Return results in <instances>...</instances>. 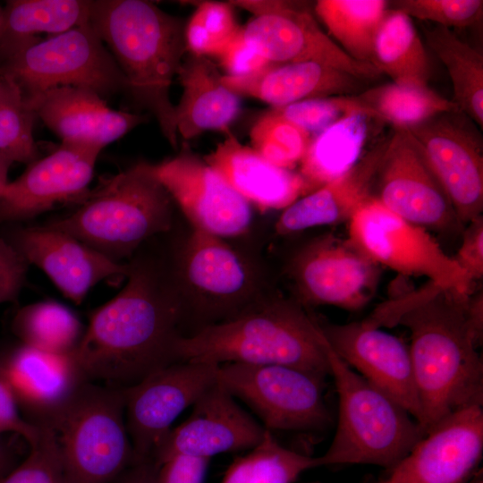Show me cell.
<instances>
[{
    "label": "cell",
    "instance_id": "6da1fadb",
    "mask_svg": "<svg viewBox=\"0 0 483 483\" xmlns=\"http://www.w3.org/2000/svg\"><path fill=\"white\" fill-rule=\"evenodd\" d=\"M127 283L98 308L72 352L88 381L127 388L176 362L184 311L173 267L152 256H136Z\"/></svg>",
    "mask_w": 483,
    "mask_h": 483
},
{
    "label": "cell",
    "instance_id": "7a4b0ae2",
    "mask_svg": "<svg viewBox=\"0 0 483 483\" xmlns=\"http://www.w3.org/2000/svg\"><path fill=\"white\" fill-rule=\"evenodd\" d=\"M471 294L429 282L393 296L365 318L379 327L402 325L410 330L419 423L425 434L455 411L482 406V339L469 318Z\"/></svg>",
    "mask_w": 483,
    "mask_h": 483
},
{
    "label": "cell",
    "instance_id": "3957f363",
    "mask_svg": "<svg viewBox=\"0 0 483 483\" xmlns=\"http://www.w3.org/2000/svg\"><path fill=\"white\" fill-rule=\"evenodd\" d=\"M175 361L284 365L324 378L327 343L318 319L293 298L261 295L234 315L180 335Z\"/></svg>",
    "mask_w": 483,
    "mask_h": 483
},
{
    "label": "cell",
    "instance_id": "277c9868",
    "mask_svg": "<svg viewBox=\"0 0 483 483\" xmlns=\"http://www.w3.org/2000/svg\"><path fill=\"white\" fill-rule=\"evenodd\" d=\"M89 23L124 76L126 91L154 114L175 148L178 132L170 88L188 53L186 23L143 0L91 1Z\"/></svg>",
    "mask_w": 483,
    "mask_h": 483
},
{
    "label": "cell",
    "instance_id": "5b68a950",
    "mask_svg": "<svg viewBox=\"0 0 483 483\" xmlns=\"http://www.w3.org/2000/svg\"><path fill=\"white\" fill-rule=\"evenodd\" d=\"M78 203L72 213L46 225L117 262L173 225L174 203L144 161L105 179Z\"/></svg>",
    "mask_w": 483,
    "mask_h": 483
},
{
    "label": "cell",
    "instance_id": "8992f818",
    "mask_svg": "<svg viewBox=\"0 0 483 483\" xmlns=\"http://www.w3.org/2000/svg\"><path fill=\"white\" fill-rule=\"evenodd\" d=\"M327 357L339 407L334 438L318 456V467L369 464L392 470L424 430L407 410L348 366L328 343Z\"/></svg>",
    "mask_w": 483,
    "mask_h": 483
},
{
    "label": "cell",
    "instance_id": "52a82bcc",
    "mask_svg": "<svg viewBox=\"0 0 483 483\" xmlns=\"http://www.w3.org/2000/svg\"><path fill=\"white\" fill-rule=\"evenodd\" d=\"M47 427L68 483H112L135 462L124 388L87 381Z\"/></svg>",
    "mask_w": 483,
    "mask_h": 483
},
{
    "label": "cell",
    "instance_id": "ba28073f",
    "mask_svg": "<svg viewBox=\"0 0 483 483\" xmlns=\"http://www.w3.org/2000/svg\"><path fill=\"white\" fill-rule=\"evenodd\" d=\"M0 75L17 84L27 103L56 87L86 89L103 98L127 89L124 76L89 22L6 53L0 57Z\"/></svg>",
    "mask_w": 483,
    "mask_h": 483
},
{
    "label": "cell",
    "instance_id": "9c48e42d",
    "mask_svg": "<svg viewBox=\"0 0 483 483\" xmlns=\"http://www.w3.org/2000/svg\"><path fill=\"white\" fill-rule=\"evenodd\" d=\"M183 311L187 305L208 318L225 319L262 294L253 265L224 238L191 228L173 264Z\"/></svg>",
    "mask_w": 483,
    "mask_h": 483
},
{
    "label": "cell",
    "instance_id": "30bf717a",
    "mask_svg": "<svg viewBox=\"0 0 483 483\" xmlns=\"http://www.w3.org/2000/svg\"><path fill=\"white\" fill-rule=\"evenodd\" d=\"M217 381L245 402L268 430L321 431L332 422L326 378L284 365L225 363Z\"/></svg>",
    "mask_w": 483,
    "mask_h": 483
},
{
    "label": "cell",
    "instance_id": "8fae6325",
    "mask_svg": "<svg viewBox=\"0 0 483 483\" xmlns=\"http://www.w3.org/2000/svg\"><path fill=\"white\" fill-rule=\"evenodd\" d=\"M348 239L367 257L403 275L426 276L443 288L473 293L474 284L428 230L371 195L348 221Z\"/></svg>",
    "mask_w": 483,
    "mask_h": 483
},
{
    "label": "cell",
    "instance_id": "7c38bea8",
    "mask_svg": "<svg viewBox=\"0 0 483 483\" xmlns=\"http://www.w3.org/2000/svg\"><path fill=\"white\" fill-rule=\"evenodd\" d=\"M284 273L294 300L303 307L330 305L358 310L373 297L379 266L348 238L333 233L304 242L290 257Z\"/></svg>",
    "mask_w": 483,
    "mask_h": 483
},
{
    "label": "cell",
    "instance_id": "4fadbf2b",
    "mask_svg": "<svg viewBox=\"0 0 483 483\" xmlns=\"http://www.w3.org/2000/svg\"><path fill=\"white\" fill-rule=\"evenodd\" d=\"M230 4L254 17L242 27L245 39L269 63L316 62L345 72L361 80L380 72L372 64L350 57L326 34L309 11L280 0H238Z\"/></svg>",
    "mask_w": 483,
    "mask_h": 483
},
{
    "label": "cell",
    "instance_id": "5bb4252c",
    "mask_svg": "<svg viewBox=\"0 0 483 483\" xmlns=\"http://www.w3.org/2000/svg\"><path fill=\"white\" fill-rule=\"evenodd\" d=\"M219 365L177 361L125 389V421L135 462L151 460L177 417L217 382Z\"/></svg>",
    "mask_w": 483,
    "mask_h": 483
},
{
    "label": "cell",
    "instance_id": "9a60e30c",
    "mask_svg": "<svg viewBox=\"0 0 483 483\" xmlns=\"http://www.w3.org/2000/svg\"><path fill=\"white\" fill-rule=\"evenodd\" d=\"M461 111L436 115L405 131L425 156L464 226L482 216V139Z\"/></svg>",
    "mask_w": 483,
    "mask_h": 483
},
{
    "label": "cell",
    "instance_id": "2e32d148",
    "mask_svg": "<svg viewBox=\"0 0 483 483\" xmlns=\"http://www.w3.org/2000/svg\"><path fill=\"white\" fill-rule=\"evenodd\" d=\"M152 169L191 228L224 239L250 230L251 205L189 144L183 143L174 157L152 165Z\"/></svg>",
    "mask_w": 483,
    "mask_h": 483
},
{
    "label": "cell",
    "instance_id": "e0dca14e",
    "mask_svg": "<svg viewBox=\"0 0 483 483\" xmlns=\"http://www.w3.org/2000/svg\"><path fill=\"white\" fill-rule=\"evenodd\" d=\"M394 130L377 173L379 191L375 198L428 231L462 233L464 226L425 156L405 131Z\"/></svg>",
    "mask_w": 483,
    "mask_h": 483
},
{
    "label": "cell",
    "instance_id": "ac0fdd59",
    "mask_svg": "<svg viewBox=\"0 0 483 483\" xmlns=\"http://www.w3.org/2000/svg\"><path fill=\"white\" fill-rule=\"evenodd\" d=\"M266 432L217 381L196 401L191 414L169 430L151 460L158 467L179 455L211 459L218 453L251 450Z\"/></svg>",
    "mask_w": 483,
    "mask_h": 483
},
{
    "label": "cell",
    "instance_id": "d6986e66",
    "mask_svg": "<svg viewBox=\"0 0 483 483\" xmlns=\"http://www.w3.org/2000/svg\"><path fill=\"white\" fill-rule=\"evenodd\" d=\"M318 322L329 347L341 360L419 421L409 345L366 319L346 324Z\"/></svg>",
    "mask_w": 483,
    "mask_h": 483
},
{
    "label": "cell",
    "instance_id": "ffe728a7",
    "mask_svg": "<svg viewBox=\"0 0 483 483\" xmlns=\"http://www.w3.org/2000/svg\"><path fill=\"white\" fill-rule=\"evenodd\" d=\"M483 453V409L455 411L432 427L378 483H467Z\"/></svg>",
    "mask_w": 483,
    "mask_h": 483
},
{
    "label": "cell",
    "instance_id": "44dd1931",
    "mask_svg": "<svg viewBox=\"0 0 483 483\" xmlns=\"http://www.w3.org/2000/svg\"><path fill=\"white\" fill-rule=\"evenodd\" d=\"M100 151L61 142L48 156L30 163L0 196V223L30 219L59 203H78L88 192Z\"/></svg>",
    "mask_w": 483,
    "mask_h": 483
},
{
    "label": "cell",
    "instance_id": "7402d4cb",
    "mask_svg": "<svg viewBox=\"0 0 483 483\" xmlns=\"http://www.w3.org/2000/svg\"><path fill=\"white\" fill-rule=\"evenodd\" d=\"M7 242L76 303H80L99 282L127 278L130 272L129 263L110 259L73 236L47 225L15 228Z\"/></svg>",
    "mask_w": 483,
    "mask_h": 483
},
{
    "label": "cell",
    "instance_id": "603a6c76",
    "mask_svg": "<svg viewBox=\"0 0 483 483\" xmlns=\"http://www.w3.org/2000/svg\"><path fill=\"white\" fill-rule=\"evenodd\" d=\"M0 364L19 408L37 426H49L88 381L72 353H51L24 343Z\"/></svg>",
    "mask_w": 483,
    "mask_h": 483
},
{
    "label": "cell",
    "instance_id": "cb8c5ba5",
    "mask_svg": "<svg viewBox=\"0 0 483 483\" xmlns=\"http://www.w3.org/2000/svg\"><path fill=\"white\" fill-rule=\"evenodd\" d=\"M28 105L62 142L101 150L146 120L144 115L112 109L98 94L72 86L53 88Z\"/></svg>",
    "mask_w": 483,
    "mask_h": 483
},
{
    "label": "cell",
    "instance_id": "d4e9b609",
    "mask_svg": "<svg viewBox=\"0 0 483 483\" xmlns=\"http://www.w3.org/2000/svg\"><path fill=\"white\" fill-rule=\"evenodd\" d=\"M236 192L260 211L285 208L308 193L299 173L280 167L232 133L203 157Z\"/></svg>",
    "mask_w": 483,
    "mask_h": 483
},
{
    "label": "cell",
    "instance_id": "484cf974",
    "mask_svg": "<svg viewBox=\"0 0 483 483\" xmlns=\"http://www.w3.org/2000/svg\"><path fill=\"white\" fill-rule=\"evenodd\" d=\"M387 140L362 156L347 172L297 199L284 208L275 225L279 235L349 221L371 194Z\"/></svg>",
    "mask_w": 483,
    "mask_h": 483
},
{
    "label": "cell",
    "instance_id": "4316f807",
    "mask_svg": "<svg viewBox=\"0 0 483 483\" xmlns=\"http://www.w3.org/2000/svg\"><path fill=\"white\" fill-rule=\"evenodd\" d=\"M360 81L345 72L316 62L269 63L249 75H222L223 84L232 92L259 99L272 107L311 98L353 95Z\"/></svg>",
    "mask_w": 483,
    "mask_h": 483
},
{
    "label": "cell",
    "instance_id": "83f0119b",
    "mask_svg": "<svg viewBox=\"0 0 483 483\" xmlns=\"http://www.w3.org/2000/svg\"><path fill=\"white\" fill-rule=\"evenodd\" d=\"M177 76L182 87L175 106L178 135L191 140L208 130L227 132L240 112L241 100L223 84L217 66L208 57L188 52Z\"/></svg>",
    "mask_w": 483,
    "mask_h": 483
},
{
    "label": "cell",
    "instance_id": "f1b7e54d",
    "mask_svg": "<svg viewBox=\"0 0 483 483\" xmlns=\"http://www.w3.org/2000/svg\"><path fill=\"white\" fill-rule=\"evenodd\" d=\"M89 0H10L3 8L0 56L40 39L38 35L61 34L89 22Z\"/></svg>",
    "mask_w": 483,
    "mask_h": 483
},
{
    "label": "cell",
    "instance_id": "f546056e",
    "mask_svg": "<svg viewBox=\"0 0 483 483\" xmlns=\"http://www.w3.org/2000/svg\"><path fill=\"white\" fill-rule=\"evenodd\" d=\"M368 119L351 113L318 132L300 162V174L308 193L339 177L361 157L367 135Z\"/></svg>",
    "mask_w": 483,
    "mask_h": 483
},
{
    "label": "cell",
    "instance_id": "4dcf8cb0",
    "mask_svg": "<svg viewBox=\"0 0 483 483\" xmlns=\"http://www.w3.org/2000/svg\"><path fill=\"white\" fill-rule=\"evenodd\" d=\"M372 64L392 82L426 86L431 64L411 18L402 11L388 10L375 38Z\"/></svg>",
    "mask_w": 483,
    "mask_h": 483
},
{
    "label": "cell",
    "instance_id": "1f68e13d",
    "mask_svg": "<svg viewBox=\"0 0 483 483\" xmlns=\"http://www.w3.org/2000/svg\"><path fill=\"white\" fill-rule=\"evenodd\" d=\"M359 112L407 130L440 114L460 111L458 106L426 86L394 82L354 94Z\"/></svg>",
    "mask_w": 483,
    "mask_h": 483
},
{
    "label": "cell",
    "instance_id": "d6a6232c",
    "mask_svg": "<svg viewBox=\"0 0 483 483\" xmlns=\"http://www.w3.org/2000/svg\"><path fill=\"white\" fill-rule=\"evenodd\" d=\"M428 46L445 66L451 79L453 101L468 118L483 126V55L451 29H425Z\"/></svg>",
    "mask_w": 483,
    "mask_h": 483
},
{
    "label": "cell",
    "instance_id": "836d02e7",
    "mask_svg": "<svg viewBox=\"0 0 483 483\" xmlns=\"http://www.w3.org/2000/svg\"><path fill=\"white\" fill-rule=\"evenodd\" d=\"M388 5L384 0H318L315 12L350 57L372 64L375 38Z\"/></svg>",
    "mask_w": 483,
    "mask_h": 483
},
{
    "label": "cell",
    "instance_id": "e575fe53",
    "mask_svg": "<svg viewBox=\"0 0 483 483\" xmlns=\"http://www.w3.org/2000/svg\"><path fill=\"white\" fill-rule=\"evenodd\" d=\"M13 330L21 343L56 354L72 353L83 335L78 318L53 301L19 309L13 320Z\"/></svg>",
    "mask_w": 483,
    "mask_h": 483
},
{
    "label": "cell",
    "instance_id": "d590c367",
    "mask_svg": "<svg viewBox=\"0 0 483 483\" xmlns=\"http://www.w3.org/2000/svg\"><path fill=\"white\" fill-rule=\"evenodd\" d=\"M317 467L318 457L282 445L267 430L257 446L233 462L221 483H294L304 471Z\"/></svg>",
    "mask_w": 483,
    "mask_h": 483
},
{
    "label": "cell",
    "instance_id": "8d00e7d4",
    "mask_svg": "<svg viewBox=\"0 0 483 483\" xmlns=\"http://www.w3.org/2000/svg\"><path fill=\"white\" fill-rule=\"evenodd\" d=\"M36 118L17 84L0 75V154L13 163L30 164L38 159L33 137Z\"/></svg>",
    "mask_w": 483,
    "mask_h": 483
},
{
    "label": "cell",
    "instance_id": "74e56055",
    "mask_svg": "<svg viewBox=\"0 0 483 483\" xmlns=\"http://www.w3.org/2000/svg\"><path fill=\"white\" fill-rule=\"evenodd\" d=\"M250 138L251 148L266 159L291 170L301 162L312 139L310 133L271 109L256 121Z\"/></svg>",
    "mask_w": 483,
    "mask_h": 483
},
{
    "label": "cell",
    "instance_id": "f35d334b",
    "mask_svg": "<svg viewBox=\"0 0 483 483\" xmlns=\"http://www.w3.org/2000/svg\"><path fill=\"white\" fill-rule=\"evenodd\" d=\"M240 28L229 3L202 2L186 23L188 52L217 57Z\"/></svg>",
    "mask_w": 483,
    "mask_h": 483
},
{
    "label": "cell",
    "instance_id": "ab89813d",
    "mask_svg": "<svg viewBox=\"0 0 483 483\" xmlns=\"http://www.w3.org/2000/svg\"><path fill=\"white\" fill-rule=\"evenodd\" d=\"M38 440L30 446L27 458L12 469L0 483H68L53 430L40 426Z\"/></svg>",
    "mask_w": 483,
    "mask_h": 483
},
{
    "label": "cell",
    "instance_id": "60d3db41",
    "mask_svg": "<svg viewBox=\"0 0 483 483\" xmlns=\"http://www.w3.org/2000/svg\"><path fill=\"white\" fill-rule=\"evenodd\" d=\"M270 109L310 134L321 131L345 114L360 113L354 94L306 99Z\"/></svg>",
    "mask_w": 483,
    "mask_h": 483
},
{
    "label": "cell",
    "instance_id": "b9f144b4",
    "mask_svg": "<svg viewBox=\"0 0 483 483\" xmlns=\"http://www.w3.org/2000/svg\"><path fill=\"white\" fill-rule=\"evenodd\" d=\"M392 4L411 18L432 21L448 29L472 26L483 15L482 0H397Z\"/></svg>",
    "mask_w": 483,
    "mask_h": 483
},
{
    "label": "cell",
    "instance_id": "7bdbcfd3",
    "mask_svg": "<svg viewBox=\"0 0 483 483\" xmlns=\"http://www.w3.org/2000/svg\"><path fill=\"white\" fill-rule=\"evenodd\" d=\"M229 76H245L269 64L244 38L242 27L217 56Z\"/></svg>",
    "mask_w": 483,
    "mask_h": 483
},
{
    "label": "cell",
    "instance_id": "ee69618b",
    "mask_svg": "<svg viewBox=\"0 0 483 483\" xmlns=\"http://www.w3.org/2000/svg\"><path fill=\"white\" fill-rule=\"evenodd\" d=\"M457 265L476 283L483 275V216L464 225L462 242L454 256Z\"/></svg>",
    "mask_w": 483,
    "mask_h": 483
},
{
    "label": "cell",
    "instance_id": "f6af8a7d",
    "mask_svg": "<svg viewBox=\"0 0 483 483\" xmlns=\"http://www.w3.org/2000/svg\"><path fill=\"white\" fill-rule=\"evenodd\" d=\"M28 265L13 245L0 237V304L17 300Z\"/></svg>",
    "mask_w": 483,
    "mask_h": 483
},
{
    "label": "cell",
    "instance_id": "bcb514c9",
    "mask_svg": "<svg viewBox=\"0 0 483 483\" xmlns=\"http://www.w3.org/2000/svg\"><path fill=\"white\" fill-rule=\"evenodd\" d=\"M19 410L15 395L3 370L0 372V435L5 432L16 433L31 445L38 440L41 427L24 419Z\"/></svg>",
    "mask_w": 483,
    "mask_h": 483
},
{
    "label": "cell",
    "instance_id": "7dc6e473",
    "mask_svg": "<svg viewBox=\"0 0 483 483\" xmlns=\"http://www.w3.org/2000/svg\"><path fill=\"white\" fill-rule=\"evenodd\" d=\"M210 459L174 456L158 466L157 483H203Z\"/></svg>",
    "mask_w": 483,
    "mask_h": 483
},
{
    "label": "cell",
    "instance_id": "c3c4849f",
    "mask_svg": "<svg viewBox=\"0 0 483 483\" xmlns=\"http://www.w3.org/2000/svg\"><path fill=\"white\" fill-rule=\"evenodd\" d=\"M158 467L152 460L136 462L117 479L116 483H157Z\"/></svg>",
    "mask_w": 483,
    "mask_h": 483
},
{
    "label": "cell",
    "instance_id": "681fc988",
    "mask_svg": "<svg viewBox=\"0 0 483 483\" xmlns=\"http://www.w3.org/2000/svg\"><path fill=\"white\" fill-rule=\"evenodd\" d=\"M13 161L7 157L0 154V196L4 192L8 182V172L13 165Z\"/></svg>",
    "mask_w": 483,
    "mask_h": 483
},
{
    "label": "cell",
    "instance_id": "f907efd6",
    "mask_svg": "<svg viewBox=\"0 0 483 483\" xmlns=\"http://www.w3.org/2000/svg\"><path fill=\"white\" fill-rule=\"evenodd\" d=\"M12 469L10 455L0 441V479Z\"/></svg>",
    "mask_w": 483,
    "mask_h": 483
},
{
    "label": "cell",
    "instance_id": "816d5d0a",
    "mask_svg": "<svg viewBox=\"0 0 483 483\" xmlns=\"http://www.w3.org/2000/svg\"><path fill=\"white\" fill-rule=\"evenodd\" d=\"M467 483H483L482 469L478 470Z\"/></svg>",
    "mask_w": 483,
    "mask_h": 483
},
{
    "label": "cell",
    "instance_id": "f5cc1de1",
    "mask_svg": "<svg viewBox=\"0 0 483 483\" xmlns=\"http://www.w3.org/2000/svg\"><path fill=\"white\" fill-rule=\"evenodd\" d=\"M2 16H3V8L0 6V27L2 23Z\"/></svg>",
    "mask_w": 483,
    "mask_h": 483
},
{
    "label": "cell",
    "instance_id": "db71d44e",
    "mask_svg": "<svg viewBox=\"0 0 483 483\" xmlns=\"http://www.w3.org/2000/svg\"><path fill=\"white\" fill-rule=\"evenodd\" d=\"M4 370V368L2 367V365L0 364V372H2Z\"/></svg>",
    "mask_w": 483,
    "mask_h": 483
}]
</instances>
